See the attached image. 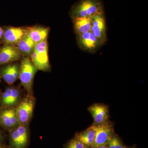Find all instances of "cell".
Wrapping results in <instances>:
<instances>
[{"label":"cell","mask_w":148,"mask_h":148,"mask_svg":"<svg viewBox=\"0 0 148 148\" xmlns=\"http://www.w3.org/2000/svg\"><path fill=\"white\" fill-rule=\"evenodd\" d=\"M91 27L90 32L103 44L108 40L107 27L104 12L95 14L91 18Z\"/></svg>","instance_id":"cell-8"},{"label":"cell","mask_w":148,"mask_h":148,"mask_svg":"<svg viewBox=\"0 0 148 148\" xmlns=\"http://www.w3.org/2000/svg\"><path fill=\"white\" fill-rule=\"evenodd\" d=\"M34 106L35 99L30 93L18 103L15 109L20 124H28L32 118Z\"/></svg>","instance_id":"cell-4"},{"label":"cell","mask_w":148,"mask_h":148,"mask_svg":"<svg viewBox=\"0 0 148 148\" xmlns=\"http://www.w3.org/2000/svg\"><path fill=\"white\" fill-rule=\"evenodd\" d=\"M21 57L17 47L5 44L0 49V66L10 64L19 60Z\"/></svg>","instance_id":"cell-12"},{"label":"cell","mask_w":148,"mask_h":148,"mask_svg":"<svg viewBox=\"0 0 148 148\" xmlns=\"http://www.w3.org/2000/svg\"><path fill=\"white\" fill-rule=\"evenodd\" d=\"M96 135V126L92 124L85 130L77 132L75 137L86 146L92 147L95 141Z\"/></svg>","instance_id":"cell-15"},{"label":"cell","mask_w":148,"mask_h":148,"mask_svg":"<svg viewBox=\"0 0 148 148\" xmlns=\"http://www.w3.org/2000/svg\"><path fill=\"white\" fill-rule=\"evenodd\" d=\"M4 30L1 27H0V41L3 39V36Z\"/></svg>","instance_id":"cell-21"},{"label":"cell","mask_w":148,"mask_h":148,"mask_svg":"<svg viewBox=\"0 0 148 148\" xmlns=\"http://www.w3.org/2000/svg\"><path fill=\"white\" fill-rule=\"evenodd\" d=\"M88 110L93 119V124L98 125L110 121L108 106L103 103H96L88 107Z\"/></svg>","instance_id":"cell-10"},{"label":"cell","mask_w":148,"mask_h":148,"mask_svg":"<svg viewBox=\"0 0 148 148\" xmlns=\"http://www.w3.org/2000/svg\"><path fill=\"white\" fill-rule=\"evenodd\" d=\"M0 148H6V147L3 143H0Z\"/></svg>","instance_id":"cell-23"},{"label":"cell","mask_w":148,"mask_h":148,"mask_svg":"<svg viewBox=\"0 0 148 148\" xmlns=\"http://www.w3.org/2000/svg\"><path fill=\"white\" fill-rule=\"evenodd\" d=\"M20 97L21 93L17 88H7L0 96L1 108H14L19 103Z\"/></svg>","instance_id":"cell-11"},{"label":"cell","mask_w":148,"mask_h":148,"mask_svg":"<svg viewBox=\"0 0 148 148\" xmlns=\"http://www.w3.org/2000/svg\"><path fill=\"white\" fill-rule=\"evenodd\" d=\"M35 45L27 33L17 44V47L21 53L29 55L34 51Z\"/></svg>","instance_id":"cell-18"},{"label":"cell","mask_w":148,"mask_h":148,"mask_svg":"<svg viewBox=\"0 0 148 148\" xmlns=\"http://www.w3.org/2000/svg\"><path fill=\"white\" fill-rule=\"evenodd\" d=\"M77 40L80 49L88 53H95L104 45L90 32L77 35Z\"/></svg>","instance_id":"cell-6"},{"label":"cell","mask_w":148,"mask_h":148,"mask_svg":"<svg viewBox=\"0 0 148 148\" xmlns=\"http://www.w3.org/2000/svg\"><path fill=\"white\" fill-rule=\"evenodd\" d=\"M103 12V6L101 0H80L72 7L70 15L72 18H91L95 14Z\"/></svg>","instance_id":"cell-1"},{"label":"cell","mask_w":148,"mask_h":148,"mask_svg":"<svg viewBox=\"0 0 148 148\" xmlns=\"http://www.w3.org/2000/svg\"><path fill=\"white\" fill-rule=\"evenodd\" d=\"M20 124L14 108H1L0 126L11 130Z\"/></svg>","instance_id":"cell-9"},{"label":"cell","mask_w":148,"mask_h":148,"mask_svg":"<svg viewBox=\"0 0 148 148\" xmlns=\"http://www.w3.org/2000/svg\"><path fill=\"white\" fill-rule=\"evenodd\" d=\"M108 148L107 146H100V147H97L95 148Z\"/></svg>","instance_id":"cell-24"},{"label":"cell","mask_w":148,"mask_h":148,"mask_svg":"<svg viewBox=\"0 0 148 148\" xmlns=\"http://www.w3.org/2000/svg\"><path fill=\"white\" fill-rule=\"evenodd\" d=\"M27 34L36 44L47 39L49 29L45 27L35 26L27 29Z\"/></svg>","instance_id":"cell-16"},{"label":"cell","mask_w":148,"mask_h":148,"mask_svg":"<svg viewBox=\"0 0 148 148\" xmlns=\"http://www.w3.org/2000/svg\"><path fill=\"white\" fill-rule=\"evenodd\" d=\"M106 146L108 148H123L125 145L119 136L115 133Z\"/></svg>","instance_id":"cell-19"},{"label":"cell","mask_w":148,"mask_h":148,"mask_svg":"<svg viewBox=\"0 0 148 148\" xmlns=\"http://www.w3.org/2000/svg\"><path fill=\"white\" fill-rule=\"evenodd\" d=\"M20 67L16 64H8L0 69V76L7 84H13L19 77Z\"/></svg>","instance_id":"cell-14"},{"label":"cell","mask_w":148,"mask_h":148,"mask_svg":"<svg viewBox=\"0 0 148 148\" xmlns=\"http://www.w3.org/2000/svg\"><path fill=\"white\" fill-rule=\"evenodd\" d=\"M31 60L38 70L47 71L50 69L47 40L36 44Z\"/></svg>","instance_id":"cell-2"},{"label":"cell","mask_w":148,"mask_h":148,"mask_svg":"<svg viewBox=\"0 0 148 148\" xmlns=\"http://www.w3.org/2000/svg\"><path fill=\"white\" fill-rule=\"evenodd\" d=\"M29 139L27 125L19 124L10 130V143L11 148H25Z\"/></svg>","instance_id":"cell-7"},{"label":"cell","mask_w":148,"mask_h":148,"mask_svg":"<svg viewBox=\"0 0 148 148\" xmlns=\"http://www.w3.org/2000/svg\"><path fill=\"white\" fill-rule=\"evenodd\" d=\"M72 18L74 30L77 35L90 32L91 27V18L76 17Z\"/></svg>","instance_id":"cell-17"},{"label":"cell","mask_w":148,"mask_h":148,"mask_svg":"<svg viewBox=\"0 0 148 148\" xmlns=\"http://www.w3.org/2000/svg\"><path fill=\"white\" fill-rule=\"evenodd\" d=\"M38 69L29 58H24L21 61L18 79L25 90L31 93L34 78Z\"/></svg>","instance_id":"cell-3"},{"label":"cell","mask_w":148,"mask_h":148,"mask_svg":"<svg viewBox=\"0 0 148 148\" xmlns=\"http://www.w3.org/2000/svg\"><path fill=\"white\" fill-rule=\"evenodd\" d=\"M4 140V137L1 131L0 130V143H3Z\"/></svg>","instance_id":"cell-22"},{"label":"cell","mask_w":148,"mask_h":148,"mask_svg":"<svg viewBox=\"0 0 148 148\" xmlns=\"http://www.w3.org/2000/svg\"><path fill=\"white\" fill-rule=\"evenodd\" d=\"M123 148H134L133 147H128V146H125Z\"/></svg>","instance_id":"cell-25"},{"label":"cell","mask_w":148,"mask_h":148,"mask_svg":"<svg viewBox=\"0 0 148 148\" xmlns=\"http://www.w3.org/2000/svg\"><path fill=\"white\" fill-rule=\"evenodd\" d=\"M95 125L96 135L95 141L91 148L107 145L115 133L113 123L109 121L103 124Z\"/></svg>","instance_id":"cell-5"},{"label":"cell","mask_w":148,"mask_h":148,"mask_svg":"<svg viewBox=\"0 0 148 148\" xmlns=\"http://www.w3.org/2000/svg\"><path fill=\"white\" fill-rule=\"evenodd\" d=\"M27 33V29L20 27H8L4 31L3 40L5 44L17 45Z\"/></svg>","instance_id":"cell-13"},{"label":"cell","mask_w":148,"mask_h":148,"mask_svg":"<svg viewBox=\"0 0 148 148\" xmlns=\"http://www.w3.org/2000/svg\"><path fill=\"white\" fill-rule=\"evenodd\" d=\"M65 148H90L74 137L67 143Z\"/></svg>","instance_id":"cell-20"}]
</instances>
